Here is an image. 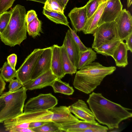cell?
Instances as JSON below:
<instances>
[{
    "instance_id": "6da1fadb",
    "label": "cell",
    "mask_w": 132,
    "mask_h": 132,
    "mask_svg": "<svg viewBox=\"0 0 132 132\" xmlns=\"http://www.w3.org/2000/svg\"><path fill=\"white\" fill-rule=\"evenodd\" d=\"M87 102L95 119L109 129L118 128L121 122L132 117L131 109L108 100L101 93L93 92Z\"/></svg>"
},
{
    "instance_id": "7a4b0ae2",
    "label": "cell",
    "mask_w": 132,
    "mask_h": 132,
    "mask_svg": "<svg viewBox=\"0 0 132 132\" xmlns=\"http://www.w3.org/2000/svg\"><path fill=\"white\" fill-rule=\"evenodd\" d=\"M115 66L106 67L99 63L93 62L76 73L73 86L78 90L89 94L99 85L107 76L116 70Z\"/></svg>"
},
{
    "instance_id": "3957f363",
    "label": "cell",
    "mask_w": 132,
    "mask_h": 132,
    "mask_svg": "<svg viewBox=\"0 0 132 132\" xmlns=\"http://www.w3.org/2000/svg\"><path fill=\"white\" fill-rule=\"evenodd\" d=\"M10 11V21L0 37L5 44L12 47L20 45L27 38L26 10L24 7L18 4Z\"/></svg>"
},
{
    "instance_id": "277c9868",
    "label": "cell",
    "mask_w": 132,
    "mask_h": 132,
    "mask_svg": "<svg viewBox=\"0 0 132 132\" xmlns=\"http://www.w3.org/2000/svg\"><path fill=\"white\" fill-rule=\"evenodd\" d=\"M27 90L23 86L13 92L8 91L1 95L4 97L5 105L0 111V123L14 118L22 113Z\"/></svg>"
},
{
    "instance_id": "5b68a950",
    "label": "cell",
    "mask_w": 132,
    "mask_h": 132,
    "mask_svg": "<svg viewBox=\"0 0 132 132\" xmlns=\"http://www.w3.org/2000/svg\"><path fill=\"white\" fill-rule=\"evenodd\" d=\"M52 112L49 110L23 112L17 116L5 121L4 125L6 131L21 128L23 124L38 121H51Z\"/></svg>"
},
{
    "instance_id": "8992f818",
    "label": "cell",
    "mask_w": 132,
    "mask_h": 132,
    "mask_svg": "<svg viewBox=\"0 0 132 132\" xmlns=\"http://www.w3.org/2000/svg\"><path fill=\"white\" fill-rule=\"evenodd\" d=\"M93 34L94 39L92 45L93 49L119 38L115 21L104 23L98 26Z\"/></svg>"
},
{
    "instance_id": "52a82bcc",
    "label": "cell",
    "mask_w": 132,
    "mask_h": 132,
    "mask_svg": "<svg viewBox=\"0 0 132 132\" xmlns=\"http://www.w3.org/2000/svg\"><path fill=\"white\" fill-rule=\"evenodd\" d=\"M44 48L34 50L16 70V78L23 85L31 80L33 72Z\"/></svg>"
},
{
    "instance_id": "ba28073f",
    "label": "cell",
    "mask_w": 132,
    "mask_h": 132,
    "mask_svg": "<svg viewBox=\"0 0 132 132\" xmlns=\"http://www.w3.org/2000/svg\"><path fill=\"white\" fill-rule=\"evenodd\" d=\"M58 100L51 93L41 94L30 98L24 105V112L49 110L56 105Z\"/></svg>"
},
{
    "instance_id": "9c48e42d",
    "label": "cell",
    "mask_w": 132,
    "mask_h": 132,
    "mask_svg": "<svg viewBox=\"0 0 132 132\" xmlns=\"http://www.w3.org/2000/svg\"><path fill=\"white\" fill-rule=\"evenodd\" d=\"M119 38L122 41L132 33V17L130 12L122 10L114 20Z\"/></svg>"
},
{
    "instance_id": "30bf717a",
    "label": "cell",
    "mask_w": 132,
    "mask_h": 132,
    "mask_svg": "<svg viewBox=\"0 0 132 132\" xmlns=\"http://www.w3.org/2000/svg\"><path fill=\"white\" fill-rule=\"evenodd\" d=\"M49 110L52 112L51 121L61 126L75 124L79 121L66 106H55Z\"/></svg>"
},
{
    "instance_id": "8fae6325",
    "label": "cell",
    "mask_w": 132,
    "mask_h": 132,
    "mask_svg": "<svg viewBox=\"0 0 132 132\" xmlns=\"http://www.w3.org/2000/svg\"><path fill=\"white\" fill-rule=\"evenodd\" d=\"M120 0H107L98 26L105 23L114 21L122 10Z\"/></svg>"
},
{
    "instance_id": "7c38bea8",
    "label": "cell",
    "mask_w": 132,
    "mask_h": 132,
    "mask_svg": "<svg viewBox=\"0 0 132 132\" xmlns=\"http://www.w3.org/2000/svg\"><path fill=\"white\" fill-rule=\"evenodd\" d=\"M68 107L70 112L77 118L90 122L98 123L96 121L92 112L82 100L79 99Z\"/></svg>"
},
{
    "instance_id": "4fadbf2b",
    "label": "cell",
    "mask_w": 132,
    "mask_h": 132,
    "mask_svg": "<svg viewBox=\"0 0 132 132\" xmlns=\"http://www.w3.org/2000/svg\"><path fill=\"white\" fill-rule=\"evenodd\" d=\"M52 55V46L44 48L33 72L31 80L51 69Z\"/></svg>"
},
{
    "instance_id": "5bb4252c",
    "label": "cell",
    "mask_w": 132,
    "mask_h": 132,
    "mask_svg": "<svg viewBox=\"0 0 132 132\" xmlns=\"http://www.w3.org/2000/svg\"><path fill=\"white\" fill-rule=\"evenodd\" d=\"M57 78L50 69L36 78L31 80L24 85L23 87L27 90L41 89L47 86H51Z\"/></svg>"
},
{
    "instance_id": "9a60e30c",
    "label": "cell",
    "mask_w": 132,
    "mask_h": 132,
    "mask_svg": "<svg viewBox=\"0 0 132 132\" xmlns=\"http://www.w3.org/2000/svg\"><path fill=\"white\" fill-rule=\"evenodd\" d=\"M68 16L70 20L73 29L76 32L82 31L87 20L86 5L73 8Z\"/></svg>"
},
{
    "instance_id": "2e32d148",
    "label": "cell",
    "mask_w": 132,
    "mask_h": 132,
    "mask_svg": "<svg viewBox=\"0 0 132 132\" xmlns=\"http://www.w3.org/2000/svg\"><path fill=\"white\" fill-rule=\"evenodd\" d=\"M63 45L73 65L77 68L79 58L80 50L68 29L67 32Z\"/></svg>"
},
{
    "instance_id": "e0dca14e",
    "label": "cell",
    "mask_w": 132,
    "mask_h": 132,
    "mask_svg": "<svg viewBox=\"0 0 132 132\" xmlns=\"http://www.w3.org/2000/svg\"><path fill=\"white\" fill-rule=\"evenodd\" d=\"M52 55L51 69L53 73L60 79L65 75L63 69L60 46L57 45L52 46Z\"/></svg>"
},
{
    "instance_id": "ac0fdd59",
    "label": "cell",
    "mask_w": 132,
    "mask_h": 132,
    "mask_svg": "<svg viewBox=\"0 0 132 132\" xmlns=\"http://www.w3.org/2000/svg\"><path fill=\"white\" fill-rule=\"evenodd\" d=\"M107 0H104L92 15L88 19L82 30L85 34H93L98 27V24L102 14Z\"/></svg>"
},
{
    "instance_id": "d6986e66",
    "label": "cell",
    "mask_w": 132,
    "mask_h": 132,
    "mask_svg": "<svg viewBox=\"0 0 132 132\" xmlns=\"http://www.w3.org/2000/svg\"><path fill=\"white\" fill-rule=\"evenodd\" d=\"M128 51L125 43L120 40L112 56L117 66L125 67L128 65Z\"/></svg>"
},
{
    "instance_id": "ffe728a7",
    "label": "cell",
    "mask_w": 132,
    "mask_h": 132,
    "mask_svg": "<svg viewBox=\"0 0 132 132\" xmlns=\"http://www.w3.org/2000/svg\"><path fill=\"white\" fill-rule=\"evenodd\" d=\"M61 128L64 132H79L80 130L96 128L108 130L106 126L100 125L98 123H94L85 121L80 120L75 124L65 126H61Z\"/></svg>"
},
{
    "instance_id": "44dd1931",
    "label": "cell",
    "mask_w": 132,
    "mask_h": 132,
    "mask_svg": "<svg viewBox=\"0 0 132 132\" xmlns=\"http://www.w3.org/2000/svg\"><path fill=\"white\" fill-rule=\"evenodd\" d=\"M97 59L96 53L90 48L80 51L77 69L80 70L91 63Z\"/></svg>"
},
{
    "instance_id": "7402d4cb",
    "label": "cell",
    "mask_w": 132,
    "mask_h": 132,
    "mask_svg": "<svg viewBox=\"0 0 132 132\" xmlns=\"http://www.w3.org/2000/svg\"><path fill=\"white\" fill-rule=\"evenodd\" d=\"M120 40L119 38L116 39L104 44L94 49L97 53L105 56H112Z\"/></svg>"
},
{
    "instance_id": "603a6c76",
    "label": "cell",
    "mask_w": 132,
    "mask_h": 132,
    "mask_svg": "<svg viewBox=\"0 0 132 132\" xmlns=\"http://www.w3.org/2000/svg\"><path fill=\"white\" fill-rule=\"evenodd\" d=\"M60 48L62 64L64 73L65 75H72L76 73L77 71V68L70 60L64 46L62 45L60 46Z\"/></svg>"
},
{
    "instance_id": "cb8c5ba5",
    "label": "cell",
    "mask_w": 132,
    "mask_h": 132,
    "mask_svg": "<svg viewBox=\"0 0 132 132\" xmlns=\"http://www.w3.org/2000/svg\"><path fill=\"white\" fill-rule=\"evenodd\" d=\"M43 13L51 21L56 24H63L70 27L69 22L64 13L49 11L43 9Z\"/></svg>"
},
{
    "instance_id": "d4e9b609",
    "label": "cell",
    "mask_w": 132,
    "mask_h": 132,
    "mask_svg": "<svg viewBox=\"0 0 132 132\" xmlns=\"http://www.w3.org/2000/svg\"><path fill=\"white\" fill-rule=\"evenodd\" d=\"M51 86L55 93H59L67 95L73 94L74 90L68 83L62 81L61 79L57 78Z\"/></svg>"
},
{
    "instance_id": "484cf974",
    "label": "cell",
    "mask_w": 132,
    "mask_h": 132,
    "mask_svg": "<svg viewBox=\"0 0 132 132\" xmlns=\"http://www.w3.org/2000/svg\"><path fill=\"white\" fill-rule=\"evenodd\" d=\"M42 21L37 17L26 25L27 31L29 35L34 38L38 36H40V32H42Z\"/></svg>"
},
{
    "instance_id": "4316f807",
    "label": "cell",
    "mask_w": 132,
    "mask_h": 132,
    "mask_svg": "<svg viewBox=\"0 0 132 132\" xmlns=\"http://www.w3.org/2000/svg\"><path fill=\"white\" fill-rule=\"evenodd\" d=\"M0 75L4 80L6 82H10L16 76V70L13 69L7 62L4 63L0 69Z\"/></svg>"
},
{
    "instance_id": "83f0119b",
    "label": "cell",
    "mask_w": 132,
    "mask_h": 132,
    "mask_svg": "<svg viewBox=\"0 0 132 132\" xmlns=\"http://www.w3.org/2000/svg\"><path fill=\"white\" fill-rule=\"evenodd\" d=\"M31 129L34 132H64L60 125L52 121H48L40 126Z\"/></svg>"
},
{
    "instance_id": "f1b7e54d",
    "label": "cell",
    "mask_w": 132,
    "mask_h": 132,
    "mask_svg": "<svg viewBox=\"0 0 132 132\" xmlns=\"http://www.w3.org/2000/svg\"><path fill=\"white\" fill-rule=\"evenodd\" d=\"M43 8L49 11L64 13L63 7L56 0H47Z\"/></svg>"
},
{
    "instance_id": "f546056e",
    "label": "cell",
    "mask_w": 132,
    "mask_h": 132,
    "mask_svg": "<svg viewBox=\"0 0 132 132\" xmlns=\"http://www.w3.org/2000/svg\"><path fill=\"white\" fill-rule=\"evenodd\" d=\"M104 0H89L85 5L87 10V19L96 10L100 4Z\"/></svg>"
},
{
    "instance_id": "4dcf8cb0",
    "label": "cell",
    "mask_w": 132,
    "mask_h": 132,
    "mask_svg": "<svg viewBox=\"0 0 132 132\" xmlns=\"http://www.w3.org/2000/svg\"><path fill=\"white\" fill-rule=\"evenodd\" d=\"M11 15L10 11L0 13V34L4 31L10 21Z\"/></svg>"
},
{
    "instance_id": "1f68e13d",
    "label": "cell",
    "mask_w": 132,
    "mask_h": 132,
    "mask_svg": "<svg viewBox=\"0 0 132 132\" xmlns=\"http://www.w3.org/2000/svg\"><path fill=\"white\" fill-rule=\"evenodd\" d=\"M72 36L77 45L80 51H82L87 50L88 48L86 47L83 44L77 35L76 32L70 27L69 29Z\"/></svg>"
},
{
    "instance_id": "d6a6232c",
    "label": "cell",
    "mask_w": 132,
    "mask_h": 132,
    "mask_svg": "<svg viewBox=\"0 0 132 132\" xmlns=\"http://www.w3.org/2000/svg\"><path fill=\"white\" fill-rule=\"evenodd\" d=\"M9 91L10 92H13L19 89L23 86V85L18 79H13L9 82Z\"/></svg>"
},
{
    "instance_id": "836d02e7",
    "label": "cell",
    "mask_w": 132,
    "mask_h": 132,
    "mask_svg": "<svg viewBox=\"0 0 132 132\" xmlns=\"http://www.w3.org/2000/svg\"><path fill=\"white\" fill-rule=\"evenodd\" d=\"M15 0H0V13L7 11L12 6Z\"/></svg>"
},
{
    "instance_id": "e575fe53",
    "label": "cell",
    "mask_w": 132,
    "mask_h": 132,
    "mask_svg": "<svg viewBox=\"0 0 132 132\" xmlns=\"http://www.w3.org/2000/svg\"><path fill=\"white\" fill-rule=\"evenodd\" d=\"M7 62L10 66L13 69H15V67L17 61V55L12 54L8 56L7 58Z\"/></svg>"
},
{
    "instance_id": "d590c367",
    "label": "cell",
    "mask_w": 132,
    "mask_h": 132,
    "mask_svg": "<svg viewBox=\"0 0 132 132\" xmlns=\"http://www.w3.org/2000/svg\"><path fill=\"white\" fill-rule=\"evenodd\" d=\"M37 17V15L35 11L32 10L28 11L26 15V25Z\"/></svg>"
},
{
    "instance_id": "8d00e7d4",
    "label": "cell",
    "mask_w": 132,
    "mask_h": 132,
    "mask_svg": "<svg viewBox=\"0 0 132 132\" xmlns=\"http://www.w3.org/2000/svg\"><path fill=\"white\" fill-rule=\"evenodd\" d=\"M126 42L125 43L128 50L132 52V33H131L125 39Z\"/></svg>"
},
{
    "instance_id": "74e56055",
    "label": "cell",
    "mask_w": 132,
    "mask_h": 132,
    "mask_svg": "<svg viewBox=\"0 0 132 132\" xmlns=\"http://www.w3.org/2000/svg\"><path fill=\"white\" fill-rule=\"evenodd\" d=\"M48 121H38L31 122L29 125V128L32 129L40 126L46 123Z\"/></svg>"
},
{
    "instance_id": "f35d334b",
    "label": "cell",
    "mask_w": 132,
    "mask_h": 132,
    "mask_svg": "<svg viewBox=\"0 0 132 132\" xmlns=\"http://www.w3.org/2000/svg\"><path fill=\"white\" fill-rule=\"evenodd\" d=\"M10 132H34L30 128H15L11 129L9 131Z\"/></svg>"
},
{
    "instance_id": "ab89813d",
    "label": "cell",
    "mask_w": 132,
    "mask_h": 132,
    "mask_svg": "<svg viewBox=\"0 0 132 132\" xmlns=\"http://www.w3.org/2000/svg\"><path fill=\"white\" fill-rule=\"evenodd\" d=\"M5 81L0 75V95L3 93L5 89Z\"/></svg>"
},
{
    "instance_id": "60d3db41",
    "label": "cell",
    "mask_w": 132,
    "mask_h": 132,
    "mask_svg": "<svg viewBox=\"0 0 132 132\" xmlns=\"http://www.w3.org/2000/svg\"><path fill=\"white\" fill-rule=\"evenodd\" d=\"M5 105L3 96L1 95L0 96V111L4 108Z\"/></svg>"
},
{
    "instance_id": "b9f144b4",
    "label": "cell",
    "mask_w": 132,
    "mask_h": 132,
    "mask_svg": "<svg viewBox=\"0 0 132 132\" xmlns=\"http://www.w3.org/2000/svg\"><path fill=\"white\" fill-rule=\"evenodd\" d=\"M69 1V0H63L62 5L64 9L65 8L66 6L67 5Z\"/></svg>"
},
{
    "instance_id": "7bdbcfd3",
    "label": "cell",
    "mask_w": 132,
    "mask_h": 132,
    "mask_svg": "<svg viewBox=\"0 0 132 132\" xmlns=\"http://www.w3.org/2000/svg\"><path fill=\"white\" fill-rule=\"evenodd\" d=\"M36 2L44 4L47 0H26Z\"/></svg>"
},
{
    "instance_id": "ee69618b",
    "label": "cell",
    "mask_w": 132,
    "mask_h": 132,
    "mask_svg": "<svg viewBox=\"0 0 132 132\" xmlns=\"http://www.w3.org/2000/svg\"><path fill=\"white\" fill-rule=\"evenodd\" d=\"M132 0H127V5L128 7H129L132 4Z\"/></svg>"
},
{
    "instance_id": "f6af8a7d",
    "label": "cell",
    "mask_w": 132,
    "mask_h": 132,
    "mask_svg": "<svg viewBox=\"0 0 132 132\" xmlns=\"http://www.w3.org/2000/svg\"><path fill=\"white\" fill-rule=\"evenodd\" d=\"M63 7L62 1L63 0H56ZM64 9V8H63Z\"/></svg>"
},
{
    "instance_id": "bcb514c9",
    "label": "cell",
    "mask_w": 132,
    "mask_h": 132,
    "mask_svg": "<svg viewBox=\"0 0 132 132\" xmlns=\"http://www.w3.org/2000/svg\"><path fill=\"white\" fill-rule=\"evenodd\" d=\"M0 36H1V34H0Z\"/></svg>"
}]
</instances>
